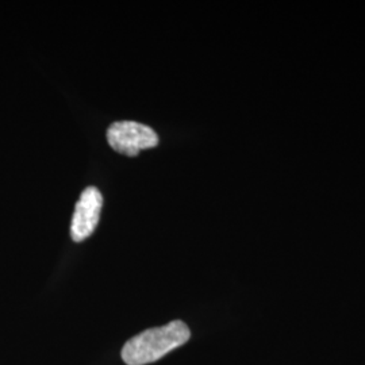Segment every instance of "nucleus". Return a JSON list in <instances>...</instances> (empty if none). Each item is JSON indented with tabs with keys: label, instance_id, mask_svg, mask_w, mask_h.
I'll return each instance as SVG.
<instances>
[{
	"label": "nucleus",
	"instance_id": "nucleus-1",
	"mask_svg": "<svg viewBox=\"0 0 365 365\" xmlns=\"http://www.w3.org/2000/svg\"><path fill=\"white\" fill-rule=\"evenodd\" d=\"M191 339V331L182 321H172L164 327L148 329L129 339L122 348V360L128 365L155 363Z\"/></svg>",
	"mask_w": 365,
	"mask_h": 365
},
{
	"label": "nucleus",
	"instance_id": "nucleus-2",
	"mask_svg": "<svg viewBox=\"0 0 365 365\" xmlns=\"http://www.w3.org/2000/svg\"><path fill=\"white\" fill-rule=\"evenodd\" d=\"M107 141L113 150L128 157H135L141 150L156 148L158 137L149 126L122 120L114 122L107 130Z\"/></svg>",
	"mask_w": 365,
	"mask_h": 365
},
{
	"label": "nucleus",
	"instance_id": "nucleus-3",
	"mask_svg": "<svg viewBox=\"0 0 365 365\" xmlns=\"http://www.w3.org/2000/svg\"><path fill=\"white\" fill-rule=\"evenodd\" d=\"M102 206L103 196L96 187H88L83 191L71 223V237L75 242L87 240L95 232L101 218Z\"/></svg>",
	"mask_w": 365,
	"mask_h": 365
}]
</instances>
